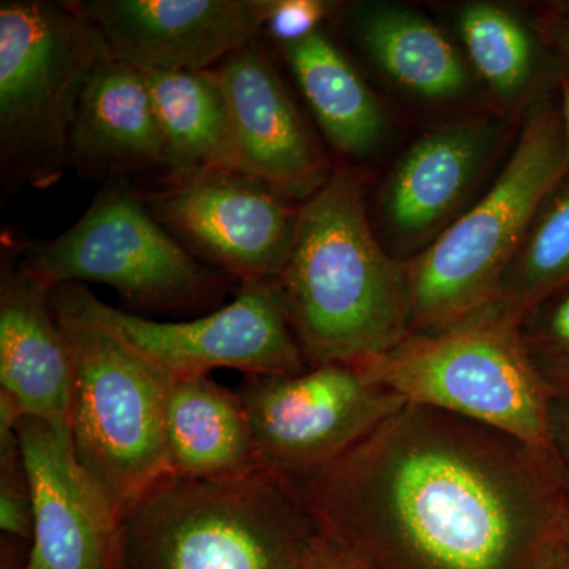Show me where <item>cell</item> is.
Returning <instances> with one entry per match:
<instances>
[{
  "label": "cell",
  "mask_w": 569,
  "mask_h": 569,
  "mask_svg": "<svg viewBox=\"0 0 569 569\" xmlns=\"http://www.w3.org/2000/svg\"><path fill=\"white\" fill-rule=\"evenodd\" d=\"M288 482L318 533L373 569H548L568 542L550 449L415 403Z\"/></svg>",
  "instance_id": "obj_1"
},
{
  "label": "cell",
  "mask_w": 569,
  "mask_h": 569,
  "mask_svg": "<svg viewBox=\"0 0 569 569\" xmlns=\"http://www.w3.org/2000/svg\"><path fill=\"white\" fill-rule=\"evenodd\" d=\"M276 283L309 367L361 365L411 335L407 261L378 241L365 182L351 168H336L301 204Z\"/></svg>",
  "instance_id": "obj_2"
},
{
  "label": "cell",
  "mask_w": 569,
  "mask_h": 569,
  "mask_svg": "<svg viewBox=\"0 0 569 569\" xmlns=\"http://www.w3.org/2000/svg\"><path fill=\"white\" fill-rule=\"evenodd\" d=\"M318 535L290 482L264 468L167 475L119 516L108 569H306Z\"/></svg>",
  "instance_id": "obj_3"
},
{
  "label": "cell",
  "mask_w": 569,
  "mask_h": 569,
  "mask_svg": "<svg viewBox=\"0 0 569 569\" xmlns=\"http://www.w3.org/2000/svg\"><path fill=\"white\" fill-rule=\"evenodd\" d=\"M569 173L560 107L535 100L489 192L407 261L411 335H436L496 306L542 201Z\"/></svg>",
  "instance_id": "obj_4"
},
{
  "label": "cell",
  "mask_w": 569,
  "mask_h": 569,
  "mask_svg": "<svg viewBox=\"0 0 569 569\" xmlns=\"http://www.w3.org/2000/svg\"><path fill=\"white\" fill-rule=\"evenodd\" d=\"M50 296L73 356L74 455L119 519L170 475L164 406L174 380L89 312L77 283L51 288Z\"/></svg>",
  "instance_id": "obj_5"
},
{
  "label": "cell",
  "mask_w": 569,
  "mask_h": 569,
  "mask_svg": "<svg viewBox=\"0 0 569 569\" xmlns=\"http://www.w3.org/2000/svg\"><path fill=\"white\" fill-rule=\"evenodd\" d=\"M114 58L74 2L0 3V170L6 187L48 189L71 164L78 104Z\"/></svg>",
  "instance_id": "obj_6"
},
{
  "label": "cell",
  "mask_w": 569,
  "mask_h": 569,
  "mask_svg": "<svg viewBox=\"0 0 569 569\" xmlns=\"http://www.w3.org/2000/svg\"><path fill=\"white\" fill-rule=\"evenodd\" d=\"M359 366L407 403L549 449L550 397L520 340L519 321L496 310L448 331L410 335Z\"/></svg>",
  "instance_id": "obj_7"
},
{
  "label": "cell",
  "mask_w": 569,
  "mask_h": 569,
  "mask_svg": "<svg viewBox=\"0 0 569 569\" xmlns=\"http://www.w3.org/2000/svg\"><path fill=\"white\" fill-rule=\"evenodd\" d=\"M22 264L47 288L107 284L137 309L217 305L231 279L193 257L142 203L137 190L104 189L66 233L32 244Z\"/></svg>",
  "instance_id": "obj_8"
},
{
  "label": "cell",
  "mask_w": 569,
  "mask_h": 569,
  "mask_svg": "<svg viewBox=\"0 0 569 569\" xmlns=\"http://www.w3.org/2000/svg\"><path fill=\"white\" fill-rule=\"evenodd\" d=\"M238 392L258 462L287 481L342 458L407 406L359 365L309 367L293 376L246 377Z\"/></svg>",
  "instance_id": "obj_9"
},
{
  "label": "cell",
  "mask_w": 569,
  "mask_h": 569,
  "mask_svg": "<svg viewBox=\"0 0 569 569\" xmlns=\"http://www.w3.org/2000/svg\"><path fill=\"white\" fill-rule=\"evenodd\" d=\"M138 194L157 222L213 271L241 283L277 282L282 274L301 204L253 176L206 170L159 179Z\"/></svg>",
  "instance_id": "obj_10"
},
{
  "label": "cell",
  "mask_w": 569,
  "mask_h": 569,
  "mask_svg": "<svg viewBox=\"0 0 569 569\" xmlns=\"http://www.w3.org/2000/svg\"><path fill=\"white\" fill-rule=\"evenodd\" d=\"M82 305L173 380L233 369L246 377L309 369L276 282L241 283L230 305L190 321H156L116 309L77 283Z\"/></svg>",
  "instance_id": "obj_11"
},
{
  "label": "cell",
  "mask_w": 569,
  "mask_h": 569,
  "mask_svg": "<svg viewBox=\"0 0 569 569\" xmlns=\"http://www.w3.org/2000/svg\"><path fill=\"white\" fill-rule=\"evenodd\" d=\"M118 61L142 73L216 69L263 32L271 0H84Z\"/></svg>",
  "instance_id": "obj_12"
},
{
  "label": "cell",
  "mask_w": 569,
  "mask_h": 569,
  "mask_svg": "<svg viewBox=\"0 0 569 569\" xmlns=\"http://www.w3.org/2000/svg\"><path fill=\"white\" fill-rule=\"evenodd\" d=\"M216 71L230 118L234 170L305 204L336 168L284 88L263 41H250Z\"/></svg>",
  "instance_id": "obj_13"
},
{
  "label": "cell",
  "mask_w": 569,
  "mask_h": 569,
  "mask_svg": "<svg viewBox=\"0 0 569 569\" xmlns=\"http://www.w3.org/2000/svg\"><path fill=\"white\" fill-rule=\"evenodd\" d=\"M32 501V546L20 569H108L118 515L69 438L39 419L18 422Z\"/></svg>",
  "instance_id": "obj_14"
},
{
  "label": "cell",
  "mask_w": 569,
  "mask_h": 569,
  "mask_svg": "<svg viewBox=\"0 0 569 569\" xmlns=\"http://www.w3.org/2000/svg\"><path fill=\"white\" fill-rule=\"evenodd\" d=\"M503 137L489 119H462L430 130L407 149L380 192L381 222L402 252H421L458 219Z\"/></svg>",
  "instance_id": "obj_15"
},
{
  "label": "cell",
  "mask_w": 569,
  "mask_h": 569,
  "mask_svg": "<svg viewBox=\"0 0 569 569\" xmlns=\"http://www.w3.org/2000/svg\"><path fill=\"white\" fill-rule=\"evenodd\" d=\"M3 254L0 276V392L22 417L39 419L71 440L73 356L52 310L50 288L22 261Z\"/></svg>",
  "instance_id": "obj_16"
},
{
  "label": "cell",
  "mask_w": 569,
  "mask_h": 569,
  "mask_svg": "<svg viewBox=\"0 0 569 569\" xmlns=\"http://www.w3.org/2000/svg\"><path fill=\"white\" fill-rule=\"evenodd\" d=\"M71 164L92 174L167 170L146 74L111 58L89 78L70 134Z\"/></svg>",
  "instance_id": "obj_17"
},
{
  "label": "cell",
  "mask_w": 569,
  "mask_h": 569,
  "mask_svg": "<svg viewBox=\"0 0 569 569\" xmlns=\"http://www.w3.org/2000/svg\"><path fill=\"white\" fill-rule=\"evenodd\" d=\"M347 32L388 80L433 103L470 92L467 63L451 40L422 14L389 3H358L343 14Z\"/></svg>",
  "instance_id": "obj_18"
},
{
  "label": "cell",
  "mask_w": 569,
  "mask_h": 569,
  "mask_svg": "<svg viewBox=\"0 0 569 569\" xmlns=\"http://www.w3.org/2000/svg\"><path fill=\"white\" fill-rule=\"evenodd\" d=\"M164 441L174 477L230 478L261 468L241 396L209 376L173 381Z\"/></svg>",
  "instance_id": "obj_19"
},
{
  "label": "cell",
  "mask_w": 569,
  "mask_h": 569,
  "mask_svg": "<svg viewBox=\"0 0 569 569\" xmlns=\"http://www.w3.org/2000/svg\"><path fill=\"white\" fill-rule=\"evenodd\" d=\"M282 52L331 148L365 159L387 138L389 116L325 26Z\"/></svg>",
  "instance_id": "obj_20"
},
{
  "label": "cell",
  "mask_w": 569,
  "mask_h": 569,
  "mask_svg": "<svg viewBox=\"0 0 569 569\" xmlns=\"http://www.w3.org/2000/svg\"><path fill=\"white\" fill-rule=\"evenodd\" d=\"M144 74L164 142L167 170L160 179L234 170L230 118L216 69Z\"/></svg>",
  "instance_id": "obj_21"
},
{
  "label": "cell",
  "mask_w": 569,
  "mask_h": 569,
  "mask_svg": "<svg viewBox=\"0 0 569 569\" xmlns=\"http://www.w3.org/2000/svg\"><path fill=\"white\" fill-rule=\"evenodd\" d=\"M569 283V173L542 201L490 310L519 321Z\"/></svg>",
  "instance_id": "obj_22"
},
{
  "label": "cell",
  "mask_w": 569,
  "mask_h": 569,
  "mask_svg": "<svg viewBox=\"0 0 569 569\" xmlns=\"http://www.w3.org/2000/svg\"><path fill=\"white\" fill-rule=\"evenodd\" d=\"M458 29L468 59L503 102L526 93L537 70V41L511 10L489 2L463 6Z\"/></svg>",
  "instance_id": "obj_23"
},
{
  "label": "cell",
  "mask_w": 569,
  "mask_h": 569,
  "mask_svg": "<svg viewBox=\"0 0 569 569\" xmlns=\"http://www.w3.org/2000/svg\"><path fill=\"white\" fill-rule=\"evenodd\" d=\"M519 335L549 397H569V283L523 313Z\"/></svg>",
  "instance_id": "obj_24"
},
{
  "label": "cell",
  "mask_w": 569,
  "mask_h": 569,
  "mask_svg": "<svg viewBox=\"0 0 569 569\" xmlns=\"http://www.w3.org/2000/svg\"><path fill=\"white\" fill-rule=\"evenodd\" d=\"M339 9L326 0H271L263 32L280 44H290L323 28L325 21Z\"/></svg>",
  "instance_id": "obj_25"
},
{
  "label": "cell",
  "mask_w": 569,
  "mask_h": 569,
  "mask_svg": "<svg viewBox=\"0 0 569 569\" xmlns=\"http://www.w3.org/2000/svg\"><path fill=\"white\" fill-rule=\"evenodd\" d=\"M535 31L569 77V2L549 7L535 21Z\"/></svg>",
  "instance_id": "obj_26"
},
{
  "label": "cell",
  "mask_w": 569,
  "mask_h": 569,
  "mask_svg": "<svg viewBox=\"0 0 569 569\" xmlns=\"http://www.w3.org/2000/svg\"><path fill=\"white\" fill-rule=\"evenodd\" d=\"M306 569H373L335 539L318 535Z\"/></svg>",
  "instance_id": "obj_27"
},
{
  "label": "cell",
  "mask_w": 569,
  "mask_h": 569,
  "mask_svg": "<svg viewBox=\"0 0 569 569\" xmlns=\"http://www.w3.org/2000/svg\"><path fill=\"white\" fill-rule=\"evenodd\" d=\"M549 449L569 477V397H550L548 410Z\"/></svg>",
  "instance_id": "obj_28"
},
{
  "label": "cell",
  "mask_w": 569,
  "mask_h": 569,
  "mask_svg": "<svg viewBox=\"0 0 569 569\" xmlns=\"http://www.w3.org/2000/svg\"><path fill=\"white\" fill-rule=\"evenodd\" d=\"M560 116L561 126H563L565 142H567V151L569 156V77L563 74L560 80Z\"/></svg>",
  "instance_id": "obj_29"
},
{
  "label": "cell",
  "mask_w": 569,
  "mask_h": 569,
  "mask_svg": "<svg viewBox=\"0 0 569 569\" xmlns=\"http://www.w3.org/2000/svg\"><path fill=\"white\" fill-rule=\"evenodd\" d=\"M548 569H569V546H565V549L561 550L559 556L556 557V560L550 563Z\"/></svg>",
  "instance_id": "obj_30"
},
{
  "label": "cell",
  "mask_w": 569,
  "mask_h": 569,
  "mask_svg": "<svg viewBox=\"0 0 569 569\" xmlns=\"http://www.w3.org/2000/svg\"><path fill=\"white\" fill-rule=\"evenodd\" d=\"M568 546H569V529H568Z\"/></svg>",
  "instance_id": "obj_31"
}]
</instances>
